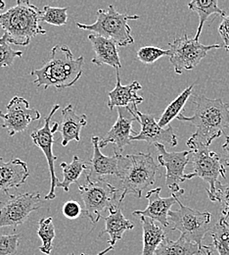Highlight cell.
<instances>
[{
	"mask_svg": "<svg viewBox=\"0 0 229 255\" xmlns=\"http://www.w3.org/2000/svg\"><path fill=\"white\" fill-rule=\"evenodd\" d=\"M192 102L195 105L194 114L190 117L179 114L176 119L195 126L197 130L192 136L210 146L229 128V104L221 98L211 99L202 95L192 96Z\"/></svg>",
	"mask_w": 229,
	"mask_h": 255,
	"instance_id": "1",
	"label": "cell"
},
{
	"mask_svg": "<svg viewBox=\"0 0 229 255\" xmlns=\"http://www.w3.org/2000/svg\"><path fill=\"white\" fill-rule=\"evenodd\" d=\"M83 63V56L75 58L67 45H55L50 59L40 69L31 72V76L35 77L33 84L45 90L50 87L57 90L71 88L81 77Z\"/></svg>",
	"mask_w": 229,
	"mask_h": 255,
	"instance_id": "2",
	"label": "cell"
},
{
	"mask_svg": "<svg viewBox=\"0 0 229 255\" xmlns=\"http://www.w3.org/2000/svg\"><path fill=\"white\" fill-rule=\"evenodd\" d=\"M41 11L28 0L17 1L16 6L0 13V28L8 43L28 46L34 36L45 34L40 25Z\"/></svg>",
	"mask_w": 229,
	"mask_h": 255,
	"instance_id": "3",
	"label": "cell"
},
{
	"mask_svg": "<svg viewBox=\"0 0 229 255\" xmlns=\"http://www.w3.org/2000/svg\"><path fill=\"white\" fill-rule=\"evenodd\" d=\"M159 169L160 165L156 164L150 152H138L128 155H122L120 153L117 174V177L121 179L123 191L120 197V203H122L129 194L141 197L144 190L155 184Z\"/></svg>",
	"mask_w": 229,
	"mask_h": 255,
	"instance_id": "4",
	"label": "cell"
},
{
	"mask_svg": "<svg viewBox=\"0 0 229 255\" xmlns=\"http://www.w3.org/2000/svg\"><path fill=\"white\" fill-rule=\"evenodd\" d=\"M186 145L189 147V163L192 165V172L185 174L184 181L198 177L207 182L210 188L206 191L210 200L213 201L219 178L221 176L226 178L227 170L222 162V157L192 135L186 141Z\"/></svg>",
	"mask_w": 229,
	"mask_h": 255,
	"instance_id": "5",
	"label": "cell"
},
{
	"mask_svg": "<svg viewBox=\"0 0 229 255\" xmlns=\"http://www.w3.org/2000/svg\"><path fill=\"white\" fill-rule=\"evenodd\" d=\"M140 16L119 13L114 5H109L108 9H98L96 12V22L90 25L76 23V27L114 41L117 46H128L134 39L131 35V29L128 24L131 20H138Z\"/></svg>",
	"mask_w": 229,
	"mask_h": 255,
	"instance_id": "6",
	"label": "cell"
},
{
	"mask_svg": "<svg viewBox=\"0 0 229 255\" xmlns=\"http://www.w3.org/2000/svg\"><path fill=\"white\" fill-rule=\"evenodd\" d=\"M78 191L84 203L83 216L92 224L97 223L106 210L112 211L120 207V190L104 180L87 181L85 185H78Z\"/></svg>",
	"mask_w": 229,
	"mask_h": 255,
	"instance_id": "7",
	"label": "cell"
},
{
	"mask_svg": "<svg viewBox=\"0 0 229 255\" xmlns=\"http://www.w3.org/2000/svg\"><path fill=\"white\" fill-rule=\"evenodd\" d=\"M179 208L170 210L167 214V220L172 223L171 230L180 232L181 236L187 241L203 248V240L209 231L212 214L208 211H199L185 206L177 200Z\"/></svg>",
	"mask_w": 229,
	"mask_h": 255,
	"instance_id": "8",
	"label": "cell"
},
{
	"mask_svg": "<svg viewBox=\"0 0 229 255\" xmlns=\"http://www.w3.org/2000/svg\"><path fill=\"white\" fill-rule=\"evenodd\" d=\"M168 46L169 62L172 64L175 73L178 75H181L184 71L195 69L210 50L223 47L221 44L204 45L199 40L188 37L187 33H184L181 37L174 38Z\"/></svg>",
	"mask_w": 229,
	"mask_h": 255,
	"instance_id": "9",
	"label": "cell"
},
{
	"mask_svg": "<svg viewBox=\"0 0 229 255\" xmlns=\"http://www.w3.org/2000/svg\"><path fill=\"white\" fill-rule=\"evenodd\" d=\"M42 200L38 192H26L18 195L8 194L0 208V228L13 227L14 231L27 221L30 214L38 210Z\"/></svg>",
	"mask_w": 229,
	"mask_h": 255,
	"instance_id": "10",
	"label": "cell"
},
{
	"mask_svg": "<svg viewBox=\"0 0 229 255\" xmlns=\"http://www.w3.org/2000/svg\"><path fill=\"white\" fill-rule=\"evenodd\" d=\"M59 109H60L59 104L54 105L52 107L49 115L44 119L43 127L33 130V132L31 133V137L33 139V143L37 147H39L42 150V152L44 153L46 160H47V163H48L49 172H50L51 187H50V191L45 196V200H52L56 197V194H55L56 185L59 183V180L55 174V167H54V163L58 157L53 154V143H54V134L59 129L60 125L58 122H54L52 124V126L50 125L51 118L56 113V111Z\"/></svg>",
	"mask_w": 229,
	"mask_h": 255,
	"instance_id": "11",
	"label": "cell"
},
{
	"mask_svg": "<svg viewBox=\"0 0 229 255\" xmlns=\"http://www.w3.org/2000/svg\"><path fill=\"white\" fill-rule=\"evenodd\" d=\"M6 108V113L0 111V119L3 120L2 128L10 136L24 131L32 122L40 119L39 111L31 108L30 102L21 96H14Z\"/></svg>",
	"mask_w": 229,
	"mask_h": 255,
	"instance_id": "12",
	"label": "cell"
},
{
	"mask_svg": "<svg viewBox=\"0 0 229 255\" xmlns=\"http://www.w3.org/2000/svg\"><path fill=\"white\" fill-rule=\"evenodd\" d=\"M137 106H128L118 108V119L111 129L99 140L100 149L107 146L109 143H114L121 152L124 148L131 144V137L137 134L132 128L133 122H139L135 109Z\"/></svg>",
	"mask_w": 229,
	"mask_h": 255,
	"instance_id": "13",
	"label": "cell"
},
{
	"mask_svg": "<svg viewBox=\"0 0 229 255\" xmlns=\"http://www.w3.org/2000/svg\"><path fill=\"white\" fill-rule=\"evenodd\" d=\"M158 150L160 167H164L165 184L172 193L180 191L179 185L184 181L185 168L189 164V150L179 152H168L163 144H155Z\"/></svg>",
	"mask_w": 229,
	"mask_h": 255,
	"instance_id": "14",
	"label": "cell"
},
{
	"mask_svg": "<svg viewBox=\"0 0 229 255\" xmlns=\"http://www.w3.org/2000/svg\"><path fill=\"white\" fill-rule=\"evenodd\" d=\"M136 115L139 118L141 130L136 135L131 136V141H146L152 144H168L170 146L177 145V135L173 131V128H161L155 120L154 115L141 113L137 108Z\"/></svg>",
	"mask_w": 229,
	"mask_h": 255,
	"instance_id": "15",
	"label": "cell"
},
{
	"mask_svg": "<svg viewBox=\"0 0 229 255\" xmlns=\"http://www.w3.org/2000/svg\"><path fill=\"white\" fill-rule=\"evenodd\" d=\"M162 188H157L155 190L149 191L146 193V199L148 200V206L144 210H135L133 211V216L146 217L155 222L161 224L163 227H169V222L167 220V214L170 211L171 206L180 199V196L184 193V190L171 193L168 197L161 196Z\"/></svg>",
	"mask_w": 229,
	"mask_h": 255,
	"instance_id": "16",
	"label": "cell"
},
{
	"mask_svg": "<svg viewBox=\"0 0 229 255\" xmlns=\"http://www.w3.org/2000/svg\"><path fill=\"white\" fill-rule=\"evenodd\" d=\"M99 136L93 135L91 137L93 156L91 160L87 161V173L85 176L86 181L96 182L103 180V178L106 176H117L118 174L120 153L118 151H115L114 156H106L102 154L99 147Z\"/></svg>",
	"mask_w": 229,
	"mask_h": 255,
	"instance_id": "17",
	"label": "cell"
},
{
	"mask_svg": "<svg viewBox=\"0 0 229 255\" xmlns=\"http://www.w3.org/2000/svg\"><path fill=\"white\" fill-rule=\"evenodd\" d=\"M29 177L30 172L25 161L13 158L5 162L0 157V191L7 193L12 189H18Z\"/></svg>",
	"mask_w": 229,
	"mask_h": 255,
	"instance_id": "18",
	"label": "cell"
},
{
	"mask_svg": "<svg viewBox=\"0 0 229 255\" xmlns=\"http://www.w3.org/2000/svg\"><path fill=\"white\" fill-rule=\"evenodd\" d=\"M117 74V83L115 89L108 94V107L110 110H113L115 107H128V106H137L141 104L144 100L143 97L138 96L137 92L142 90V86L134 81L129 86H123L121 84L120 70H116Z\"/></svg>",
	"mask_w": 229,
	"mask_h": 255,
	"instance_id": "19",
	"label": "cell"
},
{
	"mask_svg": "<svg viewBox=\"0 0 229 255\" xmlns=\"http://www.w3.org/2000/svg\"><path fill=\"white\" fill-rule=\"evenodd\" d=\"M88 39L91 42L95 53L91 60L92 63L97 66L109 65L114 67L116 70L121 69L122 64L120 60L118 46L114 41L98 34H89Z\"/></svg>",
	"mask_w": 229,
	"mask_h": 255,
	"instance_id": "20",
	"label": "cell"
},
{
	"mask_svg": "<svg viewBox=\"0 0 229 255\" xmlns=\"http://www.w3.org/2000/svg\"><path fill=\"white\" fill-rule=\"evenodd\" d=\"M87 125L85 114L77 115L72 104L67 105L62 110V123L59 127L62 134V145L67 146L70 141H80L81 128Z\"/></svg>",
	"mask_w": 229,
	"mask_h": 255,
	"instance_id": "21",
	"label": "cell"
},
{
	"mask_svg": "<svg viewBox=\"0 0 229 255\" xmlns=\"http://www.w3.org/2000/svg\"><path fill=\"white\" fill-rule=\"evenodd\" d=\"M109 212V216L104 219L105 229L99 234V237H102L104 234H108L110 237L108 244H110L111 247H114L119 240L123 239L125 232L132 230L134 225L124 216L121 207Z\"/></svg>",
	"mask_w": 229,
	"mask_h": 255,
	"instance_id": "22",
	"label": "cell"
},
{
	"mask_svg": "<svg viewBox=\"0 0 229 255\" xmlns=\"http://www.w3.org/2000/svg\"><path fill=\"white\" fill-rule=\"evenodd\" d=\"M140 222L143 231L142 255H154L165 238L164 229L155 221L146 217H140Z\"/></svg>",
	"mask_w": 229,
	"mask_h": 255,
	"instance_id": "23",
	"label": "cell"
},
{
	"mask_svg": "<svg viewBox=\"0 0 229 255\" xmlns=\"http://www.w3.org/2000/svg\"><path fill=\"white\" fill-rule=\"evenodd\" d=\"M206 247L200 248L182 236L176 241H171L165 237L154 255H200L205 252Z\"/></svg>",
	"mask_w": 229,
	"mask_h": 255,
	"instance_id": "24",
	"label": "cell"
},
{
	"mask_svg": "<svg viewBox=\"0 0 229 255\" xmlns=\"http://www.w3.org/2000/svg\"><path fill=\"white\" fill-rule=\"evenodd\" d=\"M188 7L191 11L198 14L200 19L196 34L193 37L196 40L201 35L204 24L212 15H222L223 17L227 16L226 12L219 7L217 0H193L188 3Z\"/></svg>",
	"mask_w": 229,
	"mask_h": 255,
	"instance_id": "25",
	"label": "cell"
},
{
	"mask_svg": "<svg viewBox=\"0 0 229 255\" xmlns=\"http://www.w3.org/2000/svg\"><path fill=\"white\" fill-rule=\"evenodd\" d=\"M60 166L63 170L64 179L62 182H59L56 185V189L62 188L66 192H68L70 190V186L73 183H77V180L82 172L87 170V161H83L77 155H75L70 164L62 162Z\"/></svg>",
	"mask_w": 229,
	"mask_h": 255,
	"instance_id": "26",
	"label": "cell"
},
{
	"mask_svg": "<svg viewBox=\"0 0 229 255\" xmlns=\"http://www.w3.org/2000/svg\"><path fill=\"white\" fill-rule=\"evenodd\" d=\"M195 84L189 86L181 95L177 96L164 111V113L162 114L158 125L161 128H165L169 125V123L177 118V116L180 114V111L183 109L184 105L186 104L187 100L190 98V96H192V91L194 88Z\"/></svg>",
	"mask_w": 229,
	"mask_h": 255,
	"instance_id": "27",
	"label": "cell"
},
{
	"mask_svg": "<svg viewBox=\"0 0 229 255\" xmlns=\"http://www.w3.org/2000/svg\"><path fill=\"white\" fill-rule=\"evenodd\" d=\"M37 236L42 242V246L38 250L43 255H49L53 250V241L56 237L55 227L53 224V219L51 217L42 218L38 222Z\"/></svg>",
	"mask_w": 229,
	"mask_h": 255,
	"instance_id": "28",
	"label": "cell"
},
{
	"mask_svg": "<svg viewBox=\"0 0 229 255\" xmlns=\"http://www.w3.org/2000/svg\"><path fill=\"white\" fill-rule=\"evenodd\" d=\"M211 236L213 238V248L217 250L220 255H229V225L223 218L212 229Z\"/></svg>",
	"mask_w": 229,
	"mask_h": 255,
	"instance_id": "29",
	"label": "cell"
},
{
	"mask_svg": "<svg viewBox=\"0 0 229 255\" xmlns=\"http://www.w3.org/2000/svg\"><path fill=\"white\" fill-rule=\"evenodd\" d=\"M69 7H52L46 5L43 7L40 16V22H45L53 26H64L68 21Z\"/></svg>",
	"mask_w": 229,
	"mask_h": 255,
	"instance_id": "30",
	"label": "cell"
},
{
	"mask_svg": "<svg viewBox=\"0 0 229 255\" xmlns=\"http://www.w3.org/2000/svg\"><path fill=\"white\" fill-rule=\"evenodd\" d=\"M213 202H220L222 204V217L229 225V182L224 185L217 182L216 193Z\"/></svg>",
	"mask_w": 229,
	"mask_h": 255,
	"instance_id": "31",
	"label": "cell"
},
{
	"mask_svg": "<svg viewBox=\"0 0 229 255\" xmlns=\"http://www.w3.org/2000/svg\"><path fill=\"white\" fill-rule=\"evenodd\" d=\"M169 55V50H164L156 46H143L136 52V57L144 64H153L164 56Z\"/></svg>",
	"mask_w": 229,
	"mask_h": 255,
	"instance_id": "32",
	"label": "cell"
},
{
	"mask_svg": "<svg viewBox=\"0 0 229 255\" xmlns=\"http://www.w3.org/2000/svg\"><path fill=\"white\" fill-rule=\"evenodd\" d=\"M23 52L13 50L7 41L5 34L0 37V68L11 66L17 57H22Z\"/></svg>",
	"mask_w": 229,
	"mask_h": 255,
	"instance_id": "33",
	"label": "cell"
},
{
	"mask_svg": "<svg viewBox=\"0 0 229 255\" xmlns=\"http://www.w3.org/2000/svg\"><path fill=\"white\" fill-rule=\"evenodd\" d=\"M21 236V234L0 235V255H16Z\"/></svg>",
	"mask_w": 229,
	"mask_h": 255,
	"instance_id": "34",
	"label": "cell"
},
{
	"mask_svg": "<svg viewBox=\"0 0 229 255\" xmlns=\"http://www.w3.org/2000/svg\"><path fill=\"white\" fill-rule=\"evenodd\" d=\"M62 213L68 219H76L82 213V208L76 200H69L64 203L62 207Z\"/></svg>",
	"mask_w": 229,
	"mask_h": 255,
	"instance_id": "35",
	"label": "cell"
},
{
	"mask_svg": "<svg viewBox=\"0 0 229 255\" xmlns=\"http://www.w3.org/2000/svg\"><path fill=\"white\" fill-rule=\"evenodd\" d=\"M219 32L225 41V46H229V15L224 17L219 27Z\"/></svg>",
	"mask_w": 229,
	"mask_h": 255,
	"instance_id": "36",
	"label": "cell"
},
{
	"mask_svg": "<svg viewBox=\"0 0 229 255\" xmlns=\"http://www.w3.org/2000/svg\"><path fill=\"white\" fill-rule=\"evenodd\" d=\"M223 151H224V155L222 158V162L224 164V166L226 167H229V136H227L226 142L224 143V145L222 146Z\"/></svg>",
	"mask_w": 229,
	"mask_h": 255,
	"instance_id": "37",
	"label": "cell"
},
{
	"mask_svg": "<svg viewBox=\"0 0 229 255\" xmlns=\"http://www.w3.org/2000/svg\"><path fill=\"white\" fill-rule=\"evenodd\" d=\"M113 250H114V247H111V246H110V247H109V248H107V249H106V250H104V251H103V252H101V253H100V254H98V255H107V254H108V253H109V252H112V251H113ZM84 255V254H81V255Z\"/></svg>",
	"mask_w": 229,
	"mask_h": 255,
	"instance_id": "38",
	"label": "cell"
},
{
	"mask_svg": "<svg viewBox=\"0 0 229 255\" xmlns=\"http://www.w3.org/2000/svg\"><path fill=\"white\" fill-rule=\"evenodd\" d=\"M204 255H213V246H208Z\"/></svg>",
	"mask_w": 229,
	"mask_h": 255,
	"instance_id": "39",
	"label": "cell"
},
{
	"mask_svg": "<svg viewBox=\"0 0 229 255\" xmlns=\"http://www.w3.org/2000/svg\"><path fill=\"white\" fill-rule=\"evenodd\" d=\"M4 7H5V3L0 0V10H1L2 8H4Z\"/></svg>",
	"mask_w": 229,
	"mask_h": 255,
	"instance_id": "40",
	"label": "cell"
},
{
	"mask_svg": "<svg viewBox=\"0 0 229 255\" xmlns=\"http://www.w3.org/2000/svg\"><path fill=\"white\" fill-rule=\"evenodd\" d=\"M224 47L226 48V50H227V51H229V46H224Z\"/></svg>",
	"mask_w": 229,
	"mask_h": 255,
	"instance_id": "41",
	"label": "cell"
},
{
	"mask_svg": "<svg viewBox=\"0 0 229 255\" xmlns=\"http://www.w3.org/2000/svg\"><path fill=\"white\" fill-rule=\"evenodd\" d=\"M207 247H208V246H207ZM207 247H206V249H207ZM206 249H205V252H206ZM205 252H204V253H203V254H202V255H205Z\"/></svg>",
	"mask_w": 229,
	"mask_h": 255,
	"instance_id": "42",
	"label": "cell"
}]
</instances>
